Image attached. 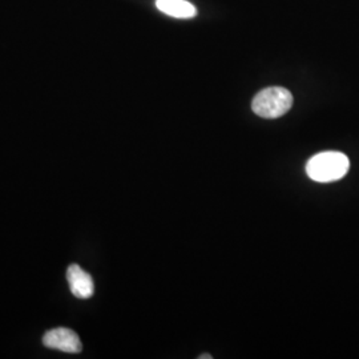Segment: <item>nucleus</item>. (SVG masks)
I'll return each mask as SVG.
<instances>
[{
  "label": "nucleus",
  "instance_id": "f257e3e1",
  "mask_svg": "<svg viewBox=\"0 0 359 359\" xmlns=\"http://www.w3.org/2000/svg\"><path fill=\"white\" fill-rule=\"evenodd\" d=\"M350 161L346 154L341 152H321L308 161L306 173L317 182H333L346 176Z\"/></svg>",
  "mask_w": 359,
  "mask_h": 359
},
{
  "label": "nucleus",
  "instance_id": "f03ea898",
  "mask_svg": "<svg viewBox=\"0 0 359 359\" xmlns=\"http://www.w3.org/2000/svg\"><path fill=\"white\" fill-rule=\"evenodd\" d=\"M293 105V95L283 87L259 90L252 102V109L262 118H278L287 114Z\"/></svg>",
  "mask_w": 359,
  "mask_h": 359
},
{
  "label": "nucleus",
  "instance_id": "7ed1b4c3",
  "mask_svg": "<svg viewBox=\"0 0 359 359\" xmlns=\"http://www.w3.org/2000/svg\"><path fill=\"white\" fill-rule=\"evenodd\" d=\"M43 344L44 346L69 354H77L83 348L79 335L74 330L65 327H57L47 332L43 338Z\"/></svg>",
  "mask_w": 359,
  "mask_h": 359
},
{
  "label": "nucleus",
  "instance_id": "20e7f679",
  "mask_svg": "<svg viewBox=\"0 0 359 359\" xmlns=\"http://www.w3.org/2000/svg\"><path fill=\"white\" fill-rule=\"evenodd\" d=\"M67 280L72 294L80 299H88L95 292V285L90 274L79 265H71L67 270Z\"/></svg>",
  "mask_w": 359,
  "mask_h": 359
},
{
  "label": "nucleus",
  "instance_id": "39448f33",
  "mask_svg": "<svg viewBox=\"0 0 359 359\" xmlns=\"http://www.w3.org/2000/svg\"><path fill=\"white\" fill-rule=\"evenodd\" d=\"M156 7L177 19H191L197 15L196 7L188 0H156Z\"/></svg>",
  "mask_w": 359,
  "mask_h": 359
},
{
  "label": "nucleus",
  "instance_id": "423d86ee",
  "mask_svg": "<svg viewBox=\"0 0 359 359\" xmlns=\"http://www.w3.org/2000/svg\"><path fill=\"white\" fill-rule=\"evenodd\" d=\"M198 359H213V357H212V355H206V354H203V355H200V357H198Z\"/></svg>",
  "mask_w": 359,
  "mask_h": 359
}]
</instances>
